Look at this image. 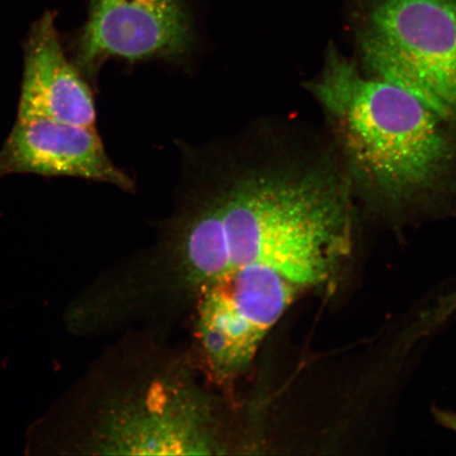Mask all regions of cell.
<instances>
[{"label": "cell", "instance_id": "obj_1", "mask_svg": "<svg viewBox=\"0 0 456 456\" xmlns=\"http://www.w3.org/2000/svg\"><path fill=\"white\" fill-rule=\"evenodd\" d=\"M162 252L175 288L262 265L305 289L328 288L352 252L345 182L273 156L255 133L184 151Z\"/></svg>", "mask_w": 456, "mask_h": 456}, {"label": "cell", "instance_id": "obj_2", "mask_svg": "<svg viewBox=\"0 0 456 456\" xmlns=\"http://www.w3.org/2000/svg\"><path fill=\"white\" fill-rule=\"evenodd\" d=\"M312 93L328 114L355 183L403 208L440 190L456 161L449 126L408 91L329 54Z\"/></svg>", "mask_w": 456, "mask_h": 456}, {"label": "cell", "instance_id": "obj_3", "mask_svg": "<svg viewBox=\"0 0 456 456\" xmlns=\"http://www.w3.org/2000/svg\"><path fill=\"white\" fill-rule=\"evenodd\" d=\"M357 39L369 76L456 126V0H359Z\"/></svg>", "mask_w": 456, "mask_h": 456}, {"label": "cell", "instance_id": "obj_8", "mask_svg": "<svg viewBox=\"0 0 456 456\" xmlns=\"http://www.w3.org/2000/svg\"><path fill=\"white\" fill-rule=\"evenodd\" d=\"M20 116L95 127L94 91L68 57L53 13H45L31 28L24 44V71Z\"/></svg>", "mask_w": 456, "mask_h": 456}, {"label": "cell", "instance_id": "obj_5", "mask_svg": "<svg viewBox=\"0 0 456 456\" xmlns=\"http://www.w3.org/2000/svg\"><path fill=\"white\" fill-rule=\"evenodd\" d=\"M305 290L262 265L233 270L202 285L195 294V335L210 379L224 384L243 374L267 333Z\"/></svg>", "mask_w": 456, "mask_h": 456}, {"label": "cell", "instance_id": "obj_7", "mask_svg": "<svg viewBox=\"0 0 456 456\" xmlns=\"http://www.w3.org/2000/svg\"><path fill=\"white\" fill-rule=\"evenodd\" d=\"M25 174L90 180L134 191V181L107 155L95 127L17 114L0 148V179Z\"/></svg>", "mask_w": 456, "mask_h": 456}, {"label": "cell", "instance_id": "obj_6", "mask_svg": "<svg viewBox=\"0 0 456 456\" xmlns=\"http://www.w3.org/2000/svg\"><path fill=\"white\" fill-rule=\"evenodd\" d=\"M193 47L192 17L183 0H90L70 59L93 85L108 61L181 62Z\"/></svg>", "mask_w": 456, "mask_h": 456}, {"label": "cell", "instance_id": "obj_9", "mask_svg": "<svg viewBox=\"0 0 456 456\" xmlns=\"http://www.w3.org/2000/svg\"><path fill=\"white\" fill-rule=\"evenodd\" d=\"M435 416L438 424L456 433V411L438 409L436 410Z\"/></svg>", "mask_w": 456, "mask_h": 456}, {"label": "cell", "instance_id": "obj_4", "mask_svg": "<svg viewBox=\"0 0 456 456\" xmlns=\"http://www.w3.org/2000/svg\"><path fill=\"white\" fill-rule=\"evenodd\" d=\"M187 370L144 375L113 392L102 410L94 447L110 455L225 454L216 408Z\"/></svg>", "mask_w": 456, "mask_h": 456}]
</instances>
